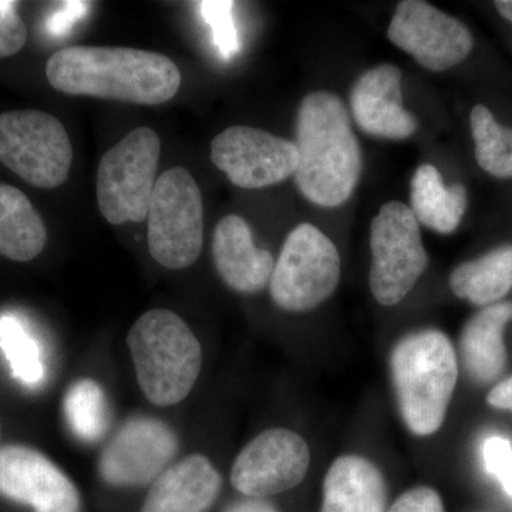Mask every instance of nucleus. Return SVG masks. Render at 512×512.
<instances>
[{
	"mask_svg": "<svg viewBox=\"0 0 512 512\" xmlns=\"http://www.w3.org/2000/svg\"><path fill=\"white\" fill-rule=\"evenodd\" d=\"M64 413L77 439L94 443L109 427V403L99 383L92 379L77 380L64 397Z\"/></svg>",
	"mask_w": 512,
	"mask_h": 512,
	"instance_id": "23",
	"label": "nucleus"
},
{
	"mask_svg": "<svg viewBox=\"0 0 512 512\" xmlns=\"http://www.w3.org/2000/svg\"><path fill=\"white\" fill-rule=\"evenodd\" d=\"M160 138L136 128L104 154L97 170V202L110 224L147 220L157 185Z\"/></svg>",
	"mask_w": 512,
	"mask_h": 512,
	"instance_id": "5",
	"label": "nucleus"
},
{
	"mask_svg": "<svg viewBox=\"0 0 512 512\" xmlns=\"http://www.w3.org/2000/svg\"><path fill=\"white\" fill-rule=\"evenodd\" d=\"M62 13H57L55 18L50 20L49 29L53 33L64 32V30L70 28V23L80 18V13L87 9V3H66Z\"/></svg>",
	"mask_w": 512,
	"mask_h": 512,
	"instance_id": "30",
	"label": "nucleus"
},
{
	"mask_svg": "<svg viewBox=\"0 0 512 512\" xmlns=\"http://www.w3.org/2000/svg\"><path fill=\"white\" fill-rule=\"evenodd\" d=\"M450 288L458 298L490 306L512 291V247L495 249L451 272Z\"/></svg>",
	"mask_w": 512,
	"mask_h": 512,
	"instance_id": "22",
	"label": "nucleus"
},
{
	"mask_svg": "<svg viewBox=\"0 0 512 512\" xmlns=\"http://www.w3.org/2000/svg\"><path fill=\"white\" fill-rule=\"evenodd\" d=\"M18 5V2L0 0V59L16 55L28 40V29L20 18Z\"/></svg>",
	"mask_w": 512,
	"mask_h": 512,
	"instance_id": "27",
	"label": "nucleus"
},
{
	"mask_svg": "<svg viewBox=\"0 0 512 512\" xmlns=\"http://www.w3.org/2000/svg\"><path fill=\"white\" fill-rule=\"evenodd\" d=\"M147 222L154 261L168 269L195 264L204 242V205L190 171L174 167L158 177Z\"/></svg>",
	"mask_w": 512,
	"mask_h": 512,
	"instance_id": "6",
	"label": "nucleus"
},
{
	"mask_svg": "<svg viewBox=\"0 0 512 512\" xmlns=\"http://www.w3.org/2000/svg\"><path fill=\"white\" fill-rule=\"evenodd\" d=\"M211 158L232 184L245 190L271 187L295 175L298 148L265 130L229 127L214 138Z\"/></svg>",
	"mask_w": 512,
	"mask_h": 512,
	"instance_id": "10",
	"label": "nucleus"
},
{
	"mask_svg": "<svg viewBox=\"0 0 512 512\" xmlns=\"http://www.w3.org/2000/svg\"><path fill=\"white\" fill-rule=\"evenodd\" d=\"M0 440H2V426H0ZM0 447H2V444H0Z\"/></svg>",
	"mask_w": 512,
	"mask_h": 512,
	"instance_id": "34",
	"label": "nucleus"
},
{
	"mask_svg": "<svg viewBox=\"0 0 512 512\" xmlns=\"http://www.w3.org/2000/svg\"><path fill=\"white\" fill-rule=\"evenodd\" d=\"M127 346L144 396L160 407L183 402L202 367V349L190 326L177 313L154 309L137 319Z\"/></svg>",
	"mask_w": 512,
	"mask_h": 512,
	"instance_id": "4",
	"label": "nucleus"
},
{
	"mask_svg": "<svg viewBox=\"0 0 512 512\" xmlns=\"http://www.w3.org/2000/svg\"><path fill=\"white\" fill-rule=\"evenodd\" d=\"M386 498V481L372 461L343 456L323 481L322 512H386Z\"/></svg>",
	"mask_w": 512,
	"mask_h": 512,
	"instance_id": "18",
	"label": "nucleus"
},
{
	"mask_svg": "<svg viewBox=\"0 0 512 512\" xmlns=\"http://www.w3.org/2000/svg\"><path fill=\"white\" fill-rule=\"evenodd\" d=\"M477 163L498 178L512 177V128L500 126L485 106L474 107L470 116Z\"/></svg>",
	"mask_w": 512,
	"mask_h": 512,
	"instance_id": "24",
	"label": "nucleus"
},
{
	"mask_svg": "<svg viewBox=\"0 0 512 512\" xmlns=\"http://www.w3.org/2000/svg\"><path fill=\"white\" fill-rule=\"evenodd\" d=\"M340 256L335 244L315 225H298L282 245L269 291L284 311L318 308L338 288Z\"/></svg>",
	"mask_w": 512,
	"mask_h": 512,
	"instance_id": "7",
	"label": "nucleus"
},
{
	"mask_svg": "<svg viewBox=\"0 0 512 512\" xmlns=\"http://www.w3.org/2000/svg\"><path fill=\"white\" fill-rule=\"evenodd\" d=\"M180 450L177 434L153 417L128 419L100 457L99 473L113 487H144L170 467Z\"/></svg>",
	"mask_w": 512,
	"mask_h": 512,
	"instance_id": "11",
	"label": "nucleus"
},
{
	"mask_svg": "<svg viewBox=\"0 0 512 512\" xmlns=\"http://www.w3.org/2000/svg\"><path fill=\"white\" fill-rule=\"evenodd\" d=\"M390 370L407 429L416 436L437 433L458 379L457 356L448 336L434 329L404 336L393 348Z\"/></svg>",
	"mask_w": 512,
	"mask_h": 512,
	"instance_id": "3",
	"label": "nucleus"
},
{
	"mask_svg": "<svg viewBox=\"0 0 512 512\" xmlns=\"http://www.w3.org/2000/svg\"><path fill=\"white\" fill-rule=\"evenodd\" d=\"M47 229L29 198L12 185L0 184V255L28 262L45 248Z\"/></svg>",
	"mask_w": 512,
	"mask_h": 512,
	"instance_id": "21",
	"label": "nucleus"
},
{
	"mask_svg": "<svg viewBox=\"0 0 512 512\" xmlns=\"http://www.w3.org/2000/svg\"><path fill=\"white\" fill-rule=\"evenodd\" d=\"M412 210L424 227L439 234H451L460 225L467 208V191L461 184L447 187L434 165L417 168L412 178Z\"/></svg>",
	"mask_w": 512,
	"mask_h": 512,
	"instance_id": "20",
	"label": "nucleus"
},
{
	"mask_svg": "<svg viewBox=\"0 0 512 512\" xmlns=\"http://www.w3.org/2000/svg\"><path fill=\"white\" fill-rule=\"evenodd\" d=\"M49 83L70 96L157 106L181 86L177 64L165 55L128 47L74 46L46 64Z\"/></svg>",
	"mask_w": 512,
	"mask_h": 512,
	"instance_id": "1",
	"label": "nucleus"
},
{
	"mask_svg": "<svg viewBox=\"0 0 512 512\" xmlns=\"http://www.w3.org/2000/svg\"><path fill=\"white\" fill-rule=\"evenodd\" d=\"M311 451L295 431L271 429L242 448L231 471L235 490L266 498L298 487L308 474Z\"/></svg>",
	"mask_w": 512,
	"mask_h": 512,
	"instance_id": "12",
	"label": "nucleus"
},
{
	"mask_svg": "<svg viewBox=\"0 0 512 512\" xmlns=\"http://www.w3.org/2000/svg\"><path fill=\"white\" fill-rule=\"evenodd\" d=\"M370 248V291L380 305H397L429 265L420 224L406 204L390 201L380 208L370 228Z\"/></svg>",
	"mask_w": 512,
	"mask_h": 512,
	"instance_id": "9",
	"label": "nucleus"
},
{
	"mask_svg": "<svg viewBox=\"0 0 512 512\" xmlns=\"http://www.w3.org/2000/svg\"><path fill=\"white\" fill-rule=\"evenodd\" d=\"M512 319V302L494 303L468 320L460 338V355L468 376L477 383L498 379L507 365L504 330Z\"/></svg>",
	"mask_w": 512,
	"mask_h": 512,
	"instance_id": "19",
	"label": "nucleus"
},
{
	"mask_svg": "<svg viewBox=\"0 0 512 512\" xmlns=\"http://www.w3.org/2000/svg\"><path fill=\"white\" fill-rule=\"evenodd\" d=\"M487 402L495 409L511 410L512 412V376L498 383L487 396Z\"/></svg>",
	"mask_w": 512,
	"mask_h": 512,
	"instance_id": "31",
	"label": "nucleus"
},
{
	"mask_svg": "<svg viewBox=\"0 0 512 512\" xmlns=\"http://www.w3.org/2000/svg\"><path fill=\"white\" fill-rule=\"evenodd\" d=\"M224 512H279V510L264 498H245L229 505Z\"/></svg>",
	"mask_w": 512,
	"mask_h": 512,
	"instance_id": "32",
	"label": "nucleus"
},
{
	"mask_svg": "<svg viewBox=\"0 0 512 512\" xmlns=\"http://www.w3.org/2000/svg\"><path fill=\"white\" fill-rule=\"evenodd\" d=\"M212 256L222 281L241 293H258L269 285L275 261L271 252L256 248L248 222L227 215L218 222L212 238Z\"/></svg>",
	"mask_w": 512,
	"mask_h": 512,
	"instance_id": "16",
	"label": "nucleus"
},
{
	"mask_svg": "<svg viewBox=\"0 0 512 512\" xmlns=\"http://www.w3.org/2000/svg\"><path fill=\"white\" fill-rule=\"evenodd\" d=\"M0 348L8 359L13 377L20 383L36 387L45 380L39 345L15 316L0 318Z\"/></svg>",
	"mask_w": 512,
	"mask_h": 512,
	"instance_id": "25",
	"label": "nucleus"
},
{
	"mask_svg": "<svg viewBox=\"0 0 512 512\" xmlns=\"http://www.w3.org/2000/svg\"><path fill=\"white\" fill-rule=\"evenodd\" d=\"M221 487V474L210 458L191 454L154 481L140 512H208Z\"/></svg>",
	"mask_w": 512,
	"mask_h": 512,
	"instance_id": "17",
	"label": "nucleus"
},
{
	"mask_svg": "<svg viewBox=\"0 0 512 512\" xmlns=\"http://www.w3.org/2000/svg\"><path fill=\"white\" fill-rule=\"evenodd\" d=\"M299 163L295 180L306 200L333 208L352 197L362 174V150L345 104L336 94L313 92L296 119Z\"/></svg>",
	"mask_w": 512,
	"mask_h": 512,
	"instance_id": "2",
	"label": "nucleus"
},
{
	"mask_svg": "<svg viewBox=\"0 0 512 512\" xmlns=\"http://www.w3.org/2000/svg\"><path fill=\"white\" fill-rule=\"evenodd\" d=\"M357 126L370 136L406 140L416 133L417 119L403 106L402 72L380 64L357 79L350 93Z\"/></svg>",
	"mask_w": 512,
	"mask_h": 512,
	"instance_id": "15",
	"label": "nucleus"
},
{
	"mask_svg": "<svg viewBox=\"0 0 512 512\" xmlns=\"http://www.w3.org/2000/svg\"><path fill=\"white\" fill-rule=\"evenodd\" d=\"M387 512H444V507L436 490L416 487L397 498Z\"/></svg>",
	"mask_w": 512,
	"mask_h": 512,
	"instance_id": "29",
	"label": "nucleus"
},
{
	"mask_svg": "<svg viewBox=\"0 0 512 512\" xmlns=\"http://www.w3.org/2000/svg\"><path fill=\"white\" fill-rule=\"evenodd\" d=\"M495 8L503 18L512 22V0H498L495 2Z\"/></svg>",
	"mask_w": 512,
	"mask_h": 512,
	"instance_id": "33",
	"label": "nucleus"
},
{
	"mask_svg": "<svg viewBox=\"0 0 512 512\" xmlns=\"http://www.w3.org/2000/svg\"><path fill=\"white\" fill-rule=\"evenodd\" d=\"M484 466L512 498V444L504 437H488L483 444Z\"/></svg>",
	"mask_w": 512,
	"mask_h": 512,
	"instance_id": "28",
	"label": "nucleus"
},
{
	"mask_svg": "<svg viewBox=\"0 0 512 512\" xmlns=\"http://www.w3.org/2000/svg\"><path fill=\"white\" fill-rule=\"evenodd\" d=\"M0 495L35 512H80L79 490L45 454L23 444L0 447Z\"/></svg>",
	"mask_w": 512,
	"mask_h": 512,
	"instance_id": "14",
	"label": "nucleus"
},
{
	"mask_svg": "<svg viewBox=\"0 0 512 512\" xmlns=\"http://www.w3.org/2000/svg\"><path fill=\"white\" fill-rule=\"evenodd\" d=\"M387 36L433 72H443L463 62L474 46L466 25L423 0L400 2Z\"/></svg>",
	"mask_w": 512,
	"mask_h": 512,
	"instance_id": "13",
	"label": "nucleus"
},
{
	"mask_svg": "<svg viewBox=\"0 0 512 512\" xmlns=\"http://www.w3.org/2000/svg\"><path fill=\"white\" fill-rule=\"evenodd\" d=\"M202 16L214 33V42L224 59H231L241 49L232 9L234 2H201Z\"/></svg>",
	"mask_w": 512,
	"mask_h": 512,
	"instance_id": "26",
	"label": "nucleus"
},
{
	"mask_svg": "<svg viewBox=\"0 0 512 512\" xmlns=\"http://www.w3.org/2000/svg\"><path fill=\"white\" fill-rule=\"evenodd\" d=\"M0 163L49 190L66 183L73 147L63 124L45 111H6L0 114Z\"/></svg>",
	"mask_w": 512,
	"mask_h": 512,
	"instance_id": "8",
	"label": "nucleus"
}]
</instances>
